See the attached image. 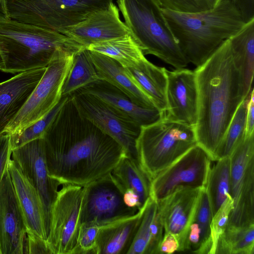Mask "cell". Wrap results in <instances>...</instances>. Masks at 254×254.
Wrapping results in <instances>:
<instances>
[{
	"label": "cell",
	"instance_id": "6da1fadb",
	"mask_svg": "<svg viewBox=\"0 0 254 254\" xmlns=\"http://www.w3.org/2000/svg\"><path fill=\"white\" fill-rule=\"evenodd\" d=\"M43 140L49 176L60 185L85 186L110 174L126 155L115 140L78 114L70 97Z\"/></svg>",
	"mask_w": 254,
	"mask_h": 254
},
{
	"label": "cell",
	"instance_id": "7a4b0ae2",
	"mask_svg": "<svg viewBox=\"0 0 254 254\" xmlns=\"http://www.w3.org/2000/svg\"><path fill=\"white\" fill-rule=\"evenodd\" d=\"M198 92L197 145L215 161L217 148L239 106L246 98L229 39L194 70Z\"/></svg>",
	"mask_w": 254,
	"mask_h": 254
},
{
	"label": "cell",
	"instance_id": "3957f363",
	"mask_svg": "<svg viewBox=\"0 0 254 254\" xmlns=\"http://www.w3.org/2000/svg\"><path fill=\"white\" fill-rule=\"evenodd\" d=\"M161 10L185 58L197 67L246 23L231 0L200 12Z\"/></svg>",
	"mask_w": 254,
	"mask_h": 254
},
{
	"label": "cell",
	"instance_id": "277c9868",
	"mask_svg": "<svg viewBox=\"0 0 254 254\" xmlns=\"http://www.w3.org/2000/svg\"><path fill=\"white\" fill-rule=\"evenodd\" d=\"M85 48L56 31L9 18L0 20L2 72L17 74L46 67L53 60L75 54Z\"/></svg>",
	"mask_w": 254,
	"mask_h": 254
},
{
	"label": "cell",
	"instance_id": "5b68a950",
	"mask_svg": "<svg viewBox=\"0 0 254 254\" xmlns=\"http://www.w3.org/2000/svg\"><path fill=\"white\" fill-rule=\"evenodd\" d=\"M129 33L143 54L152 55L176 69L189 64L154 0H117Z\"/></svg>",
	"mask_w": 254,
	"mask_h": 254
},
{
	"label": "cell",
	"instance_id": "8992f818",
	"mask_svg": "<svg viewBox=\"0 0 254 254\" xmlns=\"http://www.w3.org/2000/svg\"><path fill=\"white\" fill-rule=\"evenodd\" d=\"M196 145L194 127L166 118L141 126L136 141L138 160L151 180Z\"/></svg>",
	"mask_w": 254,
	"mask_h": 254
},
{
	"label": "cell",
	"instance_id": "52a82bcc",
	"mask_svg": "<svg viewBox=\"0 0 254 254\" xmlns=\"http://www.w3.org/2000/svg\"><path fill=\"white\" fill-rule=\"evenodd\" d=\"M113 0H6L8 18L63 34Z\"/></svg>",
	"mask_w": 254,
	"mask_h": 254
},
{
	"label": "cell",
	"instance_id": "ba28073f",
	"mask_svg": "<svg viewBox=\"0 0 254 254\" xmlns=\"http://www.w3.org/2000/svg\"><path fill=\"white\" fill-rule=\"evenodd\" d=\"M84 186L63 184L50 212L47 243L51 254H74L80 225Z\"/></svg>",
	"mask_w": 254,
	"mask_h": 254
},
{
	"label": "cell",
	"instance_id": "9c48e42d",
	"mask_svg": "<svg viewBox=\"0 0 254 254\" xmlns=\"http://www.w3.org/2000/svg\"><path fill=\"white\" fill-rule=\"evenodd\" d=\"M229 157L233 208L227 227L249 226L254 224V133L245 135Z\"/></svg>",
	"mask_w": 254,
	"mask_h": 254
},
{
	"label": "cell",
	"instance_id": "30bf717a",
	"mask_svg": "<svg viewBox=\"0 0 254 254\" xmlns=\"http://www.w3.org/2000/svg\"><path fill=\"white\" fill-rule=\"evenodd\" d=\"M74 55L57 58L50 63L26 103L5 128L4 133L12 135L20 132L44 117L59 102Z\"/></svg>",
	"mask_w": 254,
	"mask_h": 254
},
{
	"label": "cell",
	"instance_id": "8fae6325",
	"mask_svg": "<svg viewBox=\"0 0 254 254\" xmlns=\"http://www.w3.org/2000/svg\"><path fill=\"white\" fill-rule=\"evenodd\" d=\"M78 114L115 140L126 155L138 159L136 141L141 127L97 97L76 91L70 95Z\"/></svg>",
	"mask_w": 254,
	"mask_h": 254
},
{
	"label": "cell",
	"instance_id": "7c38bea8",
	"mask_svg": "<svg viewBox=\"0 0 254 254\" xmlns=\"http://www.w3.org/2000/svg\"><path fill=\"white\" fill-rule=\"evenodd\" d=\"M211 161L195 145L151 180L150 197L157 202L180 188L205 187Z\"/></svg>",
	"mask_w": 254,
	"mask_h": 254
},
{
	"label": "cell",
	"instance_id": "4fadbf2b",
	"mask_svg": "<svg viewBox=\"0 0 254 254\" xmlns=\"http://www.w3.org/2000/svg\"><path fill=\"white\" fill-rule=\"evenodd\" d=\"M84 190L80 224L93 223L101 227L139 211L125 204L124 192L111 173L85 186Z\"/></svg>",
	"mask_w": 254,
	"mask_h": 254
},
{
	"label": "cell",
	"instance_id": "5bb4252c",
	"mask_svg": "<svg viewBox=\"0 0 254 254\" xmlns=\"http://www.w3.org/2000/svg\"><path fill=\"white\" fill-rule=\"evenodd\" d=\"M11 156L37 191L49 230L50 209L60 184L49 176L43 138L32 140L12 149Z\"/></svg>",
	"mask_w": 254,
	"mask_h": 254
},
{
	"label": "cell",
	"instance_id": "9a60e30c",
	"mask_svg": "<svg viewBox=\"0 0 254 254\" xmlns=\"http://www.w3.org/2000/svg\"><path fill=\"white\" fill-rule=\"evenodd\" d=\"M27 231L8 168L0 184V249L1 254H23Z\"/></svg>",
	"mask_w": 254,
	"mask_h": 254
},
{
	"label": "cell",
	"instance_id": "2e32d148",
	"mask_svg": "<svg viewBox=\"0 0 254 254\" xmlns=\"http://www.w3.org/2000/svg\"><path fill=\"white\" fill-rule=\"evenodd\" d=\"M167 109L164 118L195 127L198 92L194 70L185 68L166 69Z\"/></svg>",
	"mask_w": 254,
	"mask_h": 254
},
{
	"label": "cell",
	"instance_id": "e0dca14e",
	"mask_svg": "<svg viewBox=\"0 0 254 254\" xmlns=\"http://www.w3.org/2000/svg\"><path fill=\"white\" fill-rule=\"evenodd\" d=\"M203 188H180L156 202L164 233L176 236L180 245L179 252H183L186 233Z\"/></svg>",
	"mask_w": 254,
	"mask_h": 254
},
{
	"label": "cell",
	"instance_id": "ac0fdd59",
	"mask_svg": "<svg viewBox=\"0 0 254 254\" xmlns=\"http://www.w3.org/2000/svg\"><path fill=\"white\" fill-rule=\"evenodd\" d=\"M129 31L120 18L119 9L113 2L96 10L82 22L67 28L63 34L87 48L92 44L119 38Z\"/></svg>",
	"mask_w": 254,
	"mask_h": 254
},
{
	"label": "cell",
	"instance_id": "d6986e66",
	"mask_svg": "<svg viewBox=\"0 0 254 254\" xmlns=\"http://www.w3.org/2000/svg\"><path fill=\"white\" fill-rule=\"evenodd\" d=\"M46 68L23 71L0 83V135L26 103Z\"/></svg>",
	"mask_w": 254,
	"mask_h": 254
},
{
	"label": "cell",
	"instance_id": "ffe728a7",
	"mask_svg": "<svg viewBox=\"0 0 254 254\" xmlns=\"http://www.w3.org/2000/svg\"><path fill=\"white\" fill-rule=\"evenodd\" d=\"M7 168L24 217L27 232L47 240L48 230L45 212L37 191L18 165L11 159Z\"/></svg>",
	"mask_w": 254,
	"mask_h": 254
},
{
	"label": "cell",
	"instance_id": "44dd1931",
	"mask_svg": "<svg viewBox=\"0 0 254 254\" xmlns=\"http://www.w3.org/2000/svg\"><path fill=\"white\" fill-rule=\"evenodd\" d=\"M77 90L97 97L140 127L151 124L163 118L157 108H146L135 104L120 89L103 80Z\"/></svg>",
	"mask_w": 254,
	"mask_h": 254
},
{
	"label": "cell",
	"instance_id": "7402d4cb",
	"mask_svg": "<svg viewBox=\"0 0 254 254\" xmlns=\"http://www.w3.org/2000/svg\"><path fill=\"white\" fill-rule=\"evenodd\" d=\"M144 204L135 214L100 227L96 254H127L141 222Z\"/></svg>",
	"mask_w": 254,
	"mask_h": 254
},
{
	"label": "cell",
	"instance_id": "603a6c76",
	"mask_svg": "<svg viewBox=\"0 0 254 254\" xmlns=\"http://www.w3.org/2000/svg\"><path fill=\"white\" fill-rule=\"evenodd\" d=\"M89 51L100 80L106 81L120 89L135 104L146 108H156L120 64L105 55Z\"/></svg>",
	"mask_w": 254,
	"mask_h": 254
},
{
	"label": "cell",
	"instance_id": "cb8c5ba5",
	"mask_svg": "<svg viewBox=\"0 0 254 254\" xmlns=\"http://www.w3.org/2000/svg\"><path fill=\"white\" fill-rule=\"evenodd\" d=\"M124 68L130 77L151 99L164 118L167 109L166 69L154 65L146 58L132 66Z\"/></svg>",
	"mask_w": 254,
	"mask_h": 254
},
{
	"label": "cell",
	"instance_id": "d4e9b609",
	"mask_svg": "<svg viewBox=\"0 0 254 254\" xmlns=\"http://www.w3.org/2000/svg\"><path fill=\"white\" fill-rule=\"evenodd\" d=\"M164 233L157 203L150 197L145 203L141 222L127 254H157Z\"/></svg>",
	"mask_w": 254,
	"mask_h": 254
},
{
	"label": "cell",
	"instance_id": "484cf974",
	"mask_svg": "<svg viewBox=\"0 0 254 254\" xmlns=\"http://www.w3.org/2000/svg\"><path fill=\"white\" fill-rule=\"evenodd\" d=\"M232 54L243 78L246 97L252 89L254 73V19L229 38Z\"/></svg>",
	"mask_w": 254,
	"mask_h": 254
},
{
	"label": "cell",
	"instance_id": "4316f807",
	"mask_svg": "<svg viewBox=\"0 0 254 254\" xmlns=\"http://www.w3.org/2000/svg\"><path fill=\"white\" fill-rule=\"evenodd\" d=\"M111 174L124 193L132 190L143 206L150 197L151 179L138 159L125 155Z\"/></svg>",
	"mask_w": 254,
	"mask_h": 254
},
{
	"label": "cell",
	"instance_id": "83f0119b",
	"mask_svg": "<svg viewBox=\"0 0 254 254\" xmlns=\"http://www.w3.org/2000/svg\"><path fill=\"white\" fill-rule=\"evenodd\" d=\"M87 49L114 59L124 67L132 66L145 58L139 46L130 33L91 45Z\"/></svg>",
	"mask_w": 254,
	"mask_h": 254
},
{
	"label": "cell",
	"instance_id": "f1b7e54d",
	"mask_svg": "<svg viewBox=\"0 0 254 254\" xmlns=\"http://www.w3.org/2000/svg\"><path fill=\"white\" fill-rule=\"evenodd\" d=\"M99 80L90 51L82 49L74 55L72 66L63 85L62 96L70 95Z\"/></svg>",
	"mask_w": 254,
	"mask_h": 254
},
{
	"label": "cell",
	"instance_id": "f546056e",
	"mask_svg": "<svg viewBox=\"0 0 254 254\" xmlns=\"http://www.w3.org/2000/svg\"><path fill=\"white\" fill-rule=\"evenodd\" d=\"M211 167L205 187L211 206L212 216L229 195L230 159H220Z\"/></svg>",
	"mask_w": 254,
	"mask_h": 254
},
{
	"label": "cell",
	"instance_id": "4dcf8cb0",
	"mask_svg": "<svg viewBox=\"0 0 254 254\" xmlns=\"http://www.w3.org/2000/svg\"><path fill=\"white\" fill-rule=\"evenodd\" d=\"M215 254H254V224L227 227L217 242Z\"/></svg>",
	"mask_w": 254,
	"mask_h": 254
},
{
	"label": "cell",
	"instance_id": "1f68e13d",
	"mask_svg": "<svg viewBox=\"0 0 254 254\" xmlns=\"http://www.w3.org/2000/svg\"><path fill=\"white\" fill-rule=\"evenodd\" d=\"M250 93L241 103L235 112L217 148L215 161L224 157H229L234 149L245 137L247 104Z\"/></svg>",
	"mask_w": 254,
	"mask_h": 254
},
{
	"label": "cell",
	"instance_id": "d6a6232c",
	"mask_svg": "<svg viewBox=\"0 0 254 254\" xmlns=\"http://www.w3.org/2000/svg\"><path fill=\"white\" fill-rule=\"evenodd\" d=\"M70 95L62 96L59 102L42 118L20 132L11 135L12 149L32 140L43 138L46 132L58 117Z\"/></svg>",
	"mask_w": 254,
	"mask_h": 254
},
{
	"label": "cell",
	"instance_id": "836d02e7",
	"mask_svg": "<svg viewBox=\"0 0 254 254\" xmlns=\"http://www.w3.org/2000/svg\"><path fill=\"white\" fill-rule=\"evenodd\" d=\"M212 214L208 195L204 187L201 192L198 203L192 220L198 226L201 233V247L199 254H211V222Z\"/></svg>",
	"mask_w": 254,
	"mask_h": 254
},
{
	"label": "cell",
	"instance_id": "e575fe53",
	"mask_svg": "<svg viewBox=\"0 0 254 254\" xmlns=\"http://www.w3.org/2000/svg\"><path fill=\"white\" fill-rule=\"evenodd\" d=\"M161 8L181 13H196L216 7L222 0H154Z\"/></svg>",
	"mask_w": 254,
	"mask_h": 254
},
{
	"label": "cell",
	"instance_id": "d590c367",
	"mask_svg": "<svg viewBox=\"0 0 254 254\" xmlns=\"http://www.w3.org/2000/svg\"><path fill=\"white\" fill-rule=\"evenodd\" d=\"M233 208V200L229 194L212 216L210 225L212 241L211 254H215L217 242L226 229L230 214Z\"/></svg>",
	"mask_w": 254,
	"mask_h": 254
},
{
	"label": "cell",
	"instance_id": "8d00e7d4",
	"mask_svg": "<svg viewBox=\"0 0 254 254\" xmlns=\"http://www.w3.org/2000/svg\"><path fill=\"white\" fill-rule=\"evenodd\" d=\"M100 227L93 223L80 224L74 254H96V238Z\"/></svg>",
	"mask_w": 254,
	"mask_h": 254
},
{
	"label": "cell",
	"instance_id": "74e56055",
	"mask_svg": "<svg viewBox=\"0 0 254 254\" xmlns=\"http://www.w3.org/2000/svg\"><path fill=\"white\" fill-rule=\"evenodd\" d=\"M24 254H50L46 240L30 232L26 234Z\"/></svg>",
	"mask_w": 254,
	"mask_h": 254
},
{
	"label": "cell",
	"instance_id": "f35d334b",
	"mask_svg": "<svg viewBox=\"0 0 254 254\" xmlns=\"http://www.w3.org/2000/svg\"><path fill=\"white\" fill-rule=\"evenodd\" d=\"M12 151L11 135L4 133L0 135V184L7 168Z\"/></svg>",
	"mask_w": 254,
	"mask_h": 254
},
{
	"label": "cell",
	"instance_id": "ab89813d",
	"mask_svg": "<svg viewBox=\"0 0 254 254\" xmlns=\"http://www.w3.org/2000/svg\"><path fill=\"white\" fill-rule=\"evenodd\" d=\"M179 243L176 236L171 233H164L158 247L157 254H173L179 252Z\"/></svg>",
	"mask_w": 254,
	"mask_h": 254
},
{
	"label": "cell",
	"instance_id": "60d3db41",
	"mask_svg": "<svg viewBox=\"0 0 254 254\" xmlns=\"http://www.w3.org/2000/svg\"><path fill=\"white\" fill-rule=\"evenodd\" d=\"M246 23L254 19V0H231Z\"/></svg>",
	"mask_w": 254,
	"mask_h": 254
},
{
	"label": "cell",
	"instance_id": "b9f144b4",
	"mask_svg": "<svg viewBox=\"0 0 254 254\" xmlns=\"http://www.w3.org/2000/svg\"><path fill=\"white\" fill-rule=\"evenodd\" d=\"M254 93L253 88L251 91L247 104L246 114V135L254 133Z\"/></svg>",
	"mask_w": 254,
	"mask_h": 254
},
{
	"label": "cell",
	"instance_id": "7bdbcfd3",
	"mask_svg": "<svg viewBox=\"0 0 254 254\" xmlns=\"http://www.w3.org/2000/svg\"><path fill=\"white\" fill-rule=\"evenodd\" d=\"M123 200L128 207L139 210L142 205L138 195L131 190L125 191L123 194Z\"/></svg>",
	"mask_w": 254,
	"mask_h": 254
},
{
	"label": "cell",
	"instance_id": "ee69618b",
	"mask_svg": "<svg viewBox=\"0 0 254 254\" xmlns=\"http://www.w3.org/2000/svg\"><path fill=\"white\" fill-rule=\"evenodd\" d=\"M8 18L6 0H0V20Z\"/></svg>",
	"mask_w": 254,
	"mask_h": 254
},
{
	"label": "cell",
	"instance_id": "f6af8a7d",
	"mask_svg": "<svg viewBox=\"0 0 254 254\" xmlns=\"http://www.w3.org/2000/svg\"><path fill=\"white\" fill-rule=\"evenodd\" d=\"M4 68V62L2 52L0 49V70L2 71Z\"/></svg>",
	"mask_w": 254,
	"mask_h": 254
},
{
	"label": "cell",
	"instance_id": "bcb514c9",
	"mask_svg": "<svg viewBox=\"0 0 254 254\" xmlns=\"http://www.w3.org/2000/svg\"><path fill=\"white\" fill-rule=\"evenodd\" d=\"M0 254H1V251H0Z\"/></svg>",
	"mask_w": 254,
	"mask_h": 254
}]
</instances>
